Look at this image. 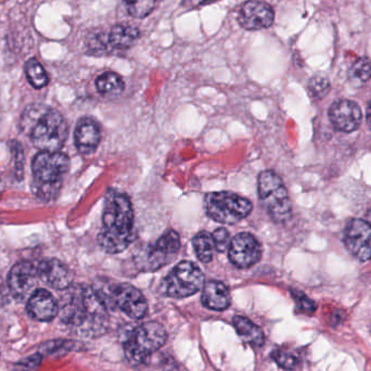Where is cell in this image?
<instances>
[{
    "mask_svg": "<svg viewBox=\"0 0 371 371\" xmlns=\"http://www.w3.org/2000/svg\"><path fill=\"white\" fill-rule=\"evenodd\" d=\"M134 210L131 200L125 194L110 191L106 194L102 215V228L98 242L106 253L123 252L135 240Z\"/></svg>",
    "mask_w": 371,
    "mask_h": 371,
    "instance_id": "cell-1",
    "label": "cell"
},
{
    "mask_svg": "<svg viewBox=\"0 0 371 371\" xmlns=\"http://www.w3.org/2000/svg\"><path fill=\"white\" fill-rule=\"evenodd\" d=\"M20 126L37 149L48 152L61 150L69 134L67 122L61 113L42 104L27 106Z\"/></svg>",
    "mask_w": 371,
    "mask_h": 371,
    "instance_id": "cell-2",
    "label": "cell"
},
{
    "mask_svg": "<svg viewBox=\"0 0 371 371\" xmlns=\"http://www.w3.org/2000/svg\"><path fill=\"white\" fill-rule=\"evenodd\" d=\"M70 168V159L60 152L40 151L34 157L32 164V190L37 198L52 201L58 197L62 188L63 176Z\"/></svg>",
    "mask_w": 371,
    "mask_h": 371,
    "instance_id": "cell-3",
    "label": "cell"
},
{
    "mask_svg": "<svg viewBox=\"0 0 371 371\" xmlns=\"http://www.w3.org/2000/svg\"><path fill=\"white\" fill-rule=\"evenodd\" d=\"M258 197L268 215L276 223H285L291 217L292 205L287 188L273 171H264L258 176Z\"/></svg>",
    "mask_w": 371,
    "mask_h": 371,
    "instance_id": "cell-4",
    "label": "cell"
},
{
    "mask_svg": "<svg viewBox=\"0 0 371 371\" xmlns=\"http://www.w3.org/2000/svg\"><path fill=\"white\" fill-rule=\"evenodd\" d=\"M168 340V332L160 322H145L134 330L124 345L126 358L133 365L143 364L155 352L159 351Z\"/></svg>",
    "mask_w": 371,
    "mask_h": 371,
    "instance_id": "cell-5",
    "label": "cell"
},
{
    "mask_svg": "<svg viewBox=\"0 0 371 371\" xmlns=\"http://www.w3.org/2000/svg\"><path fill=\"white\" fill-rule=\"evenodd\" d=\"M207 215L221 224H236L253 209L251 201L231 192H211L204 198Z\"/></svg>",
    "mask_w": 371,
    "mask_h": 371,
    "instance_id": "cell-6",
    "label": "cell"
},
{
    "mask_svg": "<svg viewBox=\"0 0 371 371\" xmlns=\"http://www.w3.org/2000/svg\"><path fill=\"white\" fill-rule=\"evenodd\" d=\"M180 248V235L174 230L163 234L155 244H148L137 252L135 264L143 273H153L174 260Z\"/></svg>",
    "mask_w": 371,
    "mask_h": 371,
    "instance_id": "cell-7",
    "label": "cell"
},
{
    "mask_svg": "<svg viewBox=\"0 0 371 371\" xmlns=\"http://www.w3.org/2000/svg\"><path fill=\"white\" fill-rule=\"evenodd\" d=\"M204 275L196 264L182 261L173 268L161 285V291L170 298L184 299L201 290Z\"/></svg>",
    "mask_w": 371,
    "mask_h": 371,
    "instance_id": "cell-8",
    "label": "cell"
},
{
    "mask_svg": "<svg viewBox=\"0 0 371 371\" xmlns=\"http://www.w3.org/2000/svg\"><path fill=\"white\" fill-rule=\"evenodd\" d=\"M62 295L59 304V316L62 322L79 328L88 335L90 317L85 299L84 287H70Z\"/></svg>",
    "mask_w": 371,
    "mask_h": 371,
    "instance_id": "cell-9",
    "label": "cell"
},
{
    "mask_svg": "<svg viewBox=\"0 0 371 371\" xmlns=\"http://www.w3.org/2000/svg\"><path fill=\"white\" fill-rule=\"evenodd\" d=\"M38 279L40 276L37 271V266L34 264L27 261L15 264L8 276V285L13 298L17 302L29 300L31 295L37 290Z\"/></svg>",
    "mask_w": 371,
    "mask_h": 371,
    "instance_id": "cell-10",
    "label": "cell"
},
{
    "mask_svg": "<svg viewBox=\"0 0 371 371\" xmlns=\"http://www.w3.org/2000/svg\"><path fill=\"white\" fill-rule=\"evenodd\" d=\"M228 258L236 267L248 268L255 265L262 258V246L258 239L248 232H241L231 239Z\"/></svg>",
    "mask_w": 371,
    "mask_h": 371,
    "instance_id": "cell-11",
    "label": "cell"
},
{
    "mask_svg": "<svg viewBox=\"0 0 371 371\" xmlns=\"http://www.w3.org/2000/svg\"><path fill=\"white\" fill-rule=\"evenodd\" d=\"M112 298L114 305L132 319H141L147 314V300L137 287L129 283H120L113 287Z\"/></svg>",
    "mask_w": 371,
    "mask_h": 371,
    "instance_id": "cell-12",
    "label": "cell"
},
{
    "mask_svg": "<svg viewBox=\"0 0 371 371\" xmlns=\"http://www.w3.org/2000/svg\"><path fill=\"white\" fill-rule=\"evenodd\" d=\"M345 244L359 261L371 258V225L363 219H352L345 230Z\"/></svg>",
    "mask_w": 371,
    "mask_h": 371,
    "instance_id": "cell-13",
    "label": "cell"
},
{
    "mask_svg": "<svg viewBox=\"0 0 371 371\" xmlns=\"http://www.w3.org/2000/svg\"><path fill=\"white\" fill-rule=\"evenodd\" d=\"M275 19L273 8L258 0L244 3L239 13L238 20L246 30L255 31L271 26Z\"/></svg>",
    "mask_w": 371,
    "mask_h": 371,
    "instance_id": "cell-14",
    "label": "cell"
},
{
    "mask_svg": "<svg viewBox=\"0 0 371 371\" xmlns=\"http://www.w3.org/2000/svg\"><path fill=\"white\" fill-rule=\"evenodd\" d=\"M329 118L331 123L337 129L351 133L356 131L363 120L361 108L358 104L351 100L336 101L330 106Z\"/></svg>",
    "mask_w": 371,
    "mask_h": 371,
    "instance_id": "cell-15",
    "label": "cell"
},
{
    "mask_svg": "<svg viewBox=\"0 0 371 371\" xmlns=\"http://www.w3.org/2000/svg\"><path fill=\"white\" fill-rule=\"evenodd\" d=\"M37 271L40 281L56 290H67L73 283V274L70 268L56 258L40 262Z\"/></svg>",
    "mask_w": 371,
    "mask_h": 371,
    "instance_id": "cell-16",
    "label": "cell"
},
{
    "mask_svg": "<svg viewBox=\"0 0 371 371\" xmlns=\"http://www.w3.org/2000/svg\"><path fill=\"white\" fill-rule=\"evenodd\" d=\"M27 313L33 319L50 322L59 314V303L49 291L37 289L27 300Z\"/></svg>",
    "mask_w": 371,
    "mask_h": 371,
    "instance_id": "cell-17",
    "label": "cell"
},
{
    "mask_svg": "<svg viewBox=\"0 0 371 371\" xmlns=\"http://www.w3.org/2000/svg\"><path fill=\"white\" fill-rule=\"evenodd\" d=\"M75 145L81 155H90L98 148L101 139L99 124L90 118H83L79 120L75 134Z\"/></svg>",
    "mask_w": 371,
    "mask_h": 371,
    "instance_id": "cell-18",
    "label": "cell"
},
{
    "mask_svg": "<svg viewBox=\"0 0 371 371\" xmlns=\"http://www.w3.org/2000/svg\"><path fill=\"white\" fill-rule=\"evenodd\" d=\"M202 303L210 310H219V312L227 310L230 305V294L226 285L215 281L204 283Z\"/></svg>",
    "mask_w": 371,
    "mask_h": 371,
    "instance_id": "cell-19",
    "label": "cell"
},
{
    "mask_svg": "<svg viewBox=\"0 0 371 371\" xmlns=\"http://www.w3.org/2000/svg\"><path fill=\"white\" fill-rule=\"evenodd\" d=\"M234 326L237 333L248 345L261 347L265 343V335H264L263 330L248 318L235 316Z\"/></svg>",
    "mask_w": 371,
    "mask_h": 371,
    "instance_id": "cell-20",
    "label": "cell"
},
{
    "mask_svg": "<svg viewBox=\"0 0 371 371\" xmlns=\"http://www.w3.org/2000/svg\"><path fill=\"white\" fill-rule=\"evenodd\" d=\"M138 37H139V31L136 27L128 24H118L111 30L109 34V42L112 48L125 50L135 44Z\"/></svg>",
    "mask_w": 371,
    "mask_h": 371,
    "instance_id": "cell-21",
    "label": "cell"
},
{
    "mask_svg": "<svg viewBox=\"0 0 371 371\" xmlns=\"http://www.w3.org/2000/svg\"><path fill=\"white\" fill-rule=\"evenodd\" d=\"M96 87L97 90L104 96H118L123 93L125 84L118 74L106 72L96 79Z\"/></svg>",
    "mask_w": 371,
    "mask_h": 371,
    "instance_id": "cell-22",
    "label": "cell"
},
{
    "mask_svg": "<svg viewBox=\"0 0 371 371\" xmlns=\"http://www.w3.org/2000/svg\"><path fill=\"white\" fill-rule=\"evenodd\" d=\"M194 251L197 254L198 260L202 263H210L213 260V251H214V241L213 237L207 231H200L199 234L194 236Z\"/></svg>",
    "mask_w": 371,
    "mask_h": 371,
    "instance_id": "cell-23",
    "label": "cell"
},
{
    "mask_svg": "<svg viewBox=\"0 0 371 371\" xmlns=\"http://www.w3.org/2000/svg\"><path fill=\"white\" fill-rule=\"evenodd\" d=\"M24 71L27 81L34 88L40 89L47 86L48 81H49L47 72L45 71L42 64L36 59L29 60L25 63Z\"/></svg>",
    "mask_w": 371,
    "mask_h": 371,
    "instance_id": "cell-24",
    "label": "cell"
},
{
    "mask_svg": "<svg viewBox=\"0 0 371 371\" xmlns=\"http://www.w3.org/2000/svg\"><path fill=\"white\" fill-rule=\"evenodd\" d=\"M349 81L354 86L359 87L371 79V61L368 58H359L352 65L349 72Z\"/></svg>",
    "mask_w": 371,
    "mask_h": 371,
    "instance_id": "cell-25",
    "label": "cell"
},
{
    "mask_svg": "<svg viewBox=\"0 0 371 371\" xmlns=\"http://www.w3.org/2000/svg\"><path fill=\"white\" fill-rule=\"evenodd\" d=\"M129 15L141 19L150 15L155 8V0H124Z\"/></svg>",
    "mask_w": 371,
    "mask_h": 371,
    "instance_id": "cell-26",
    "label": "cell"
},
{
    "mask_svg": "<svg viewBox=\"0 0 371 371\" xmlns=\"http://www.w3.org/2000/svg\"><path fill=\"white\" fill-rule=\"evenodd\" d=\"M271 358L285 370H293L299 365V357L287 349H276L271 352Z\"/></svg>",
    "mask_w": 371,
    "mask_h": 371,
    "instance_id": "cell-27",
    "label": "cell"
},
{
    "mask_svg": "<svg viewBox=\"0 0 371 371\" xmlns=\"http://www.w3.org/2000/svg\"><path fill=\"white\" fill-rule=\"evenodd\" d=\"M308 90L314 98L322 99L329 94L330 81L324 77L316 75L308 83Z\"/></svg>",
    "mask_w": 371,
    "mask_h": 371,
    "instance_id": "cell-28",
    "label": "cell"
},
{
    "mask_svg": "<svg viewBox=\"0 0 371 371\" xmlns=\"http://www.w3.org/2000/svg\"><path fill=\"white\" fill-rule=\"evenodd\" d=\"M291 294H292L293 300L295 301V304H297V308H298L299 310L305 313V314H314L315 310L317 308V305L314 301L310 300L308 295L301 292V291L293 290V289L291 290Z\"/></svg>",
    "mask_w": 371,
    "mask_h": 371,
    "instance_id": "cell-29",
    "label": "cell"
},
{
    "mask_svg": "<svg viewBox=\"0 0 371 371\" xmlns=\"http://www.w3.org/2000/svg\"><path fill=\"white\" fill-rule=\"evenodd\" d=\"M87 45H88L89 50L97 54H104L111 47L109 36L106 37L104 34H96L91 36Z\"/></svg>",
    "mask_w": 371,
    "mask_h": 371,
    "instance_id": "cell-30",
    "label": "cell"
},
{
    "mask_svg": "<svg viewBox=\"0 0 371 371\" xmlns=\"http://www.w3.org/2000/svg\"><path fill=\"white\" fill-rule=\"evenodd\" d=\"M213 237V241H214L215 250L217 252L226 251L227 248H229V244H230V235H229L227 229L225 228H217L216 230L212 234Z\"/></svg>",
    "mask_w": 371,
    "mask_h": 371,
    "instance_id": "cell-31",
    "label": "cell"
},
{
    "mask_svg": "<svg viewBox=\"0 0 371 371\" xmlns=\"http://www.w3.org/2000/svg\"><path fill=\"white\" fill-rule=\"evenodd\" d=\"M40 361H42V355H32L15 363L13 369L15 371H34L37 367L40 366Z\"/></svg>",
    "mask_w": 371,
    "mask_h": 371,
    "instance_id": "cell-32",
    "label": "cell"
},
{
    "mask_svg": "<svg viewBox=\"0 0 371 371\" xmlns=\"http://www.w3.org/2000/svg\"><path fill=\"white\" fill-rule=\"evenodd\" d=\"M366 120L367 124H368L369 128H370L371 129V100L370 102H369L368 104V106H367Z\"/></svg>",
    "mask_w": 371,
    "mask_h": 371,
    "instance_id": "cell-33",
    "label": "cell"
},
{
    "mask_svg": "<svg viewBox=\"0 0 371 371\" xmlns=\"http://www.w3.org/2000/svg\"><path fill=\"white\" fill-rule=\"evenodd\" d=\"M6 184L3 182V177L0 176V197L3 196V191H5Z\"/></svg>",
    "mask_w": 371,
    "mask_h": 371,
    "instance_id": "cell-34",
    "label": "cell"
},
{
    "mask_svg": "<svg viewBox=\"0 0 371 371\" xmlns=\"http://www.w3.org/2000/svg\"><path fill=\"white\" fill-rule=\"evenodd\" d=\"M366 221L368 224L371 225V207L370 210H369L368 213H367Z\"/></svg>",
    "mask_w": 371,
    "mask_h": 371,
    "instance_id": "cell-35",
    "label": "cell"
},
{
    "mask_svg": "<svg viewBox=\"0 0 371 371\" xmlns=\"http://www.w3.org/2000/svg\"><path fill=\"white\" fill-rule=\"evenodd\" d=\"M205 3H210V1H214V0H203Z\"/></svg>",
    "mask_w": 371,
    "mask_h": 371,
    "instance_id": "cell-36",
    "label": "cell"
}]
</instances>
